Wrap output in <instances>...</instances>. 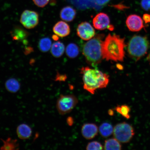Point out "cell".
Wrapping results in <instances>:
<instances>
[{"label":"cell","instance_id":"cell-1","mask_svg":"<svg viewBox=\"0 0 150 150\" xmlns=\"http://www.w3.org/2000/svg\"><path fill=\"white\" fill-rule=\"evenodd\" d=\"M84 90L92 94H94L97 90L107 87L110 81L109 76L97 69L89 67L80 69Z\"/></svg>","mask_w":150,"mask_h":150},{"label":"cell","instance_id":"cell-2","mask_svg":"<svg viewBox=\"0 0 150 150\" xmlns=\"http://www.w3.org/2000/svg\"><path fill=\"white\" fill-rule=\"evenodd\" d=\"M125 39L119 35L109 34L102 45L103 59L115 62L123 61L125 55Z\"/></svg>","mask_w":150,"mask_h":150},{"label":"cell","instance_id":"cell-3","mask_svg":"<svg viewBox=\"0 0 150 150\" xmlns=\"http://www.w3.org/2000/svg\"><path fill=\"white\" fill-rule=\"evenodd\" d=\"M104 37L102 34L97 35L83 46V55L87 63L93 67H97L103 59L102 45Z\"/></svg>","mask_w":150,"mask_h":150},{"label":"cell","instance_id":"cell-4","mask_svg":"<svg viewBox=\"0 0 150 150\" xmlns=\"http://www.w3.org/2000/svg\"><path fill=\"white\" fill-rule=\"evenodd\" d=\"M149 46L147 37L135 35L129 41L127 51L131 57L137 61L146 55Z\"/></svg>","mask_w":150,"mask_h":150},{"label":"cell","instance_id":"cell-5","mask_svg":"<svg viewBox=\"0 0 150 150\" xmlns=\"http://www.w3.org/2000/svg\"><path fill=\"white\" fill-rule=\"evenodd\" d=\"M114 138L120 142L128 143L135 134V131L132 125L125 122L117 124L113 128Z\"/></svg>","mask_w":150,"mask_h":150},{"label":"cell","instance_id":"cell-6","mask_svg":"<svg viewBox=\"0 0 150 150\" xmlns=\"http://www.w3.org/2000/svg\"><path fill=\"white\" fill-rule=\"evenodd\" d=\"M77 98L73 95H61L57 99L56 108L62 115L69 113L77 104Z\"/></svg>","mask_w":150,"mask_h":150},{"label":"cell","instance_id":"cell-7","mask_svg":"<svg viewBox=\"0 0 150 150\" xmlns=\"http://www.w3.org/2000/svg\"><path fill=\"white\" fill-rule=\"evenodd\" d=\"M20 22L26 29H33L36 27L39 23V14L35 11L27 9L22 13L20 18Z\"/></svg>","mask_w":150,"mask_h":150},{"label":"cell","instance_id":"cell-8","mask_svg":"<svg viewBox=\"0 0 150 150\" xmlns=\"http://www.w3.org/2000/svg\"><path fill=\"white\" fill-rule=\"evenodd\" d=\"M110 23L109 17L104 13H99L93 18V27L99 30H103L106 29L112 30L114 29L113 26L110 25Z\"/></svg>","mask_w":150,"mask_h":150},{"label":"cell","instance_id":"cell-9","mask_svg":"<svg viewBox=\"0 0 150 150\" xmlns=\"http://www.w3.org/2000/svg\"><path fill=\"white\" fill-rule=\"evenodd\" d=\"M77 34L84 40H89L95 35V31L91 24L87 22H82L78 25Z\"/></svg>","mask_w":150,"mask_h":150},{"label":"cell","instance_id":"cell-10","mask_svg":"<svg viewBox=\"0 0 150 150\" xmlns=\"http://www.w3.org/2000/svg\"><path fill=\"white\" fill-rule=\"evenodd\" d=\"M126 24L129 30L133 32L139 31L143 28V21L139 16L132 14L127 17Z\"/></svg>","mask_w":150,"mask_h":150},{"label":"cell","instance_id":"cell-11","mask_svg":"<svg viewBox=\"0 0 150 150\" xmlns=\"http://www.w3.org/2000/svg\"><path fill=\"white\" fill-rule=\"evenodd\" d=\"M10 33L13 40L22 42L24 45L28 44L27 39L30 33L20 26H15Z\"/></svg>","mask_w":150,"mask_h":150},{"label":"cell","instance_id":"cell-12","mask_svg":"<svg viewBox=\"0 0 150 150\" xmlns=\"http://www.w3.org/2000/svg\"><path fill=\"white\" fill-rule=\"evenodd\" d=\"M98 128L95 124H84L81 128V134L83 137L88 140L94 138L98 134Z\"/></svg>","mask_w":150,"mask_h":150},{"label":"cell","instance_id":"cell-13","mask_svg":"<svg viewBox=\"0 0 150 150\" xmlns=\"http://www.w3.org/2000/svg\"><path fill=\"white\" fill-rule=\"evenodd\" d=\"M53 31L57 36L64 37L70 34L71 29L70 26L68 24L64 21H59L54 26Z\"/></svg>","mask_w":150,"mask_h":150},{"label":"cell","instance_id":"cell-14","mask_svg":"<svg viewBox=\"0 0 150 150\" xmlns=\"http://www.w3.org/2000/svg\"><path fill=\"white\" fill-rule=\"evenodd\" d=\"M76 15L75 9L69 6L64 7L60 12V17L62 19L67 22L73 21L76 18Z\"/></svg>","mask_w":150,"mask_h":150},{"label":"cell","instance_id":"cell-15","mask_svg":"<svg viewBox=\"0 0 150 150\" xmlns=\"http://www.w3.org/2000/svg\"><path fill=\"white\" fill-rule=\"evenodd\" d=\"M16 133L20 139L26 140L30 137L32 134V130L28 125L22 124L18 125L17 128Z\"/></svg>","mask_w":150,"mask_h":150},{"label":"cell","instance_id":"cell-16","mask_svg":"<svg viewBox=\"0 0 150 150\" xmlns=\"http://www.w3.org/2000/svg\"><path fill=\"white\" fill-rule=\"evenodd\" d=\"M64 45L63 43L57 42L53 43L51 48V52L52 56L59 58L62 56L65 51Z\"/></svg>","mask_w":150,"mask_h":150},{"label":"cell","instance_id":"cell-17","mask_svg":"<svg viewBox=\"0 0 150 150\" xmlns=\"http://www.w3.org/2000/svg\"><path fill=\"white\" fill-rule=\"evenodd\" d=\"M3 143L1 149L3 150H16L19 149L18 140L8 137L6 140L1 139Z\"/></svg>","mask_w":150,"mask_h":150},{"label":"cell","instance_id":"cell-18","mask_svg":"<svg viewBox=\"0 0 150 150\" xmlns=\"http://www.w3.org/2000/svg\"><path fill=\"white\" fill-rule=\"evenodd\" d=\"M6 88L11 93H16L19 90L20 84L18 81L14 78L9 79L5 83Z\"/></svg>","mask_w":150,"mask_h":150},{"label":"cell","instance_id":"cell-19","mask_svg":"<svg viewBox=\"0 0 150 150\" xmlns=\"http://www.w3.org/2000/svg\"><path fill=\"white\" fill-rule=\"evenodd\" d=\"M113 128L110 123L104 122L100 125L98 130L101 136L104 138H107L113 134Z\"/></svg>","mask_w":150,"mask_h":150},{"label":"cell","instance_id":"cell-20","mask_svg":"<svg viewBox=\"0 0 150 150\" xmlns=\"http://www.w3.org/2000/svg\"><path fill=\"white\" fill-rule=\"evenodd\" d=\"M104 149L105 150H121L122 146L115 138H110L105 141Z\"/></svg>","mask_w":150,"mask_h":150},{"label":"cell","instance_id":"cell-21","mask_svg":"<svg viewBox=\"0 0 150 150\" xmlns=\"http://www.w3.org/2000/svg\"><path fill=\"white\" fill-rule=\"evenodd\" d=\"M67 55L71 59H74L77 56L79 53L78 47L74 43H70L67 47L66 49Z\"/></svg>","mask_w":150,"mask_h":150},{"label":"cell","instance_id":"cell-22","mask_svg":"<svg viewBox=\"0 0 150 150\" xmlns=\"http://www.w3.org/2000/svg\"><path fill=\"white\" fill-rule=\"evenodd\" d=\"M52 46V40L49 38H43L39 41V49L42 52H48L51 48Z\"/></svg>","mask_w":150,"mask_h":150},{"label":"cell","instance_id":"cell-23","mask_svg":"<svg viewBox=\"0 0 150 150\" xmlns=\"http://www.w3.org/2000/svg\"><path fill=\"white\" fill-rule=\"evenodd\" d=\"M115 110L126 119H130L131 117V108L127 105H119L116 106Z\"/></svg>","mask_w":150,"mask_h":150},{"label":"cell","instance_id":"cell-24","mask_svg":"<svg viewBox=\"0 0 150 150\" xmlns=\"http://www.w3.org/2000/svg\"><path fill=\"white\" fill-rule=\"evenodd\" d=\"M103 147L100 142L97 141L90 142L88 144L86 149L88 150H103Z\"/></svg>","mask_w":150,"mask_h":150},{"label":"cell","instance_id":"cell-25","mask_svg":"<svg viewBox=\"0 0 150 150\" xmlns=\"http://www.w3.org/2000/svg\"><path fill=\"white\" fill-rule=\"evenodd\" d=\"M33 1L37 6L42 8L48 4L50 0H33Z\"/></svg>","mask_w":150,"mask_h":150},{"label":"cell","instance_id":"cell-26","mask_svg":"<svg viewBox=\"0 0 150 150\" xmlns=\"http://www.w3.org/2000/svg\"><path fill=\"white\" fill-rule=\"evenodd\" d=\"M141 5L142 8L144 10H150V0H142Z\"/></svg>","mask_w":150,"mask_h":150},{"label":"cell","instance_id":"cell-27","mask_svg":"<svg viewBox=\"0 0 150 150\" xmlns=\"http://www.w3.org/2000/svg\"><path fill=\"white\" fill-rule=\"evenodd\" d=\"M93 3L96 6H98L99 8L105 5L109 2L110 0H93Z\"/></svg>","mask_w":150,"mask_h":150},{"label":"cell","instance_id":"cell-28","mask_svg":"<svg viewBox=\"0 0 150 150\" xmlns=\"http://www.w3.org/2000/svg\"><path fill=\"white\" fill-rule=\"evenodd\" d=\"M67 78V77L65 75L58 74L56 77V80L61 81H64L66 80Z\"/></svg>","mask_w":150,"mask_h":150},{"label":"cell","instance_id":"cell-29","mask_svg":"<svg viewBox=\"0 0 150 150\" xmlns=\"http://www.w3.org/2000/svg\"><path fill=\"white\" fill-rule=\"evenodd\" d=\"M143 19L146 23H149L150 22V15L147 14H144Z\"/></svg>","mask_w":150,"mask_h":150},{"label":"cell","instance_id":"cell-30","mask_svg":"<svg viewBox=\"0 0 150 150\" xmlns=\"http://www.w3.org/2000/svg\"><path fill=\"white\" fill-rule=\"evenodd\" d=\"M67 124H68L69 125L71 126V125H73V123H74V119H73L72 117H69L67 118Z\"/></svg>","mask_w":150,"mask_h":150},{"label":"cell","instance_id":"cell-31","mask_svg":"<svg viewBox=\"0 0 150 150\" xmlns=\"http://www.w3.org/2000/svg\"><path fill=\"white\" fill-rule=\"evenodd\" d=\"M33 51V49L31 47H28V48L25 49L24 53L25 54H28L32 52Z\"/></svg>","mask_w":150,"mask_h":150},{"label":"cell","instance_id":"cell-32","mask_svg":"<svg viewBox=\"0 0 150 150\" xmlns=\"http://www.w3.org/2000/svg\"><path fill=\"white\" fill-rule=\"evenodd\" d=\"M108 113L109 115L110 116H113L114 114V110L112 109H110L109 110Z\"/></svg>","mask_w":150,"mask_h":150},{"label":"cell","instance_id":"cell-33","mask_svg":"<svg viewBox=\"0 0 150 150\" xmlns=\"http://www.w3.org/2000/svg\"><path fill=\"white\" fill-rule=\"evenodd\" d=\"M52 39H54V40L55 41H57L59 39V36H57V35H53L52 37Z\"/></svg>","mask_w":150,"mask_h":150},{"label":"cell","instance_id":"cell-34","mask_svg":"<svg viewBox=\"0 0 150 150\" xmlns=\"http://www.w3.org/2000/svg\"><path fill=\"white\" fill-rule=\"evenodd\" d=\"M149 60L150 61V54H149Z\"/></svg>","mask_w":150,"mask_h":150}]
</instances>
